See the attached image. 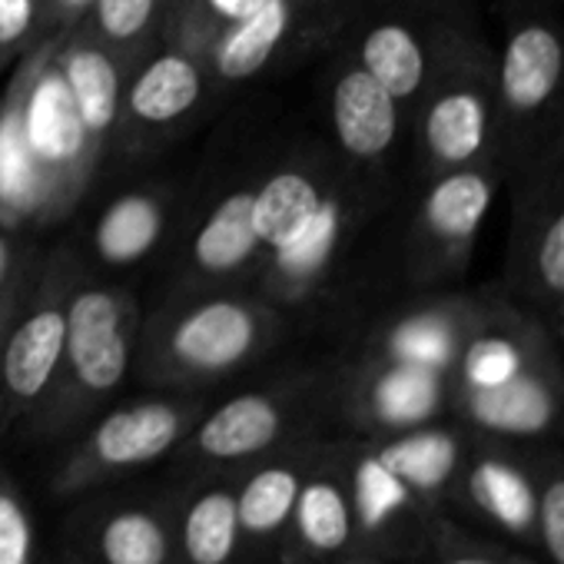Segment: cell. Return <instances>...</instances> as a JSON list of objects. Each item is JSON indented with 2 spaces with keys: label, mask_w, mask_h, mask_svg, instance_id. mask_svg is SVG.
Listing matches in <instances>:
<instances>
[{
  "label": "cell",
  "mask_w": 564,
  "mask_h": 564,
  "mask_svg": "<svg viewBox=\"0 0 564 564\" xmlns=\"http://www.w3.org/2000/svg\"><path fill=\"white\" fill-rule=\"evenodd\" d=\"M511 189V223L501 290L547 319L564 300V140Z\"/></svg>",
  "instance_id": "cell-4"
},
{
  "label": "cell",
  "mask_w": 564,
  "mask_h": 564,
  "mask_svg": "<svg viewBox=\"0 0 564 564\" xmlns=\"http://www.w3.org/2000/svg\"><path fill=\"white\" fill-rule=\"evenodd\" d=\"M176 495L94 498L70 518V554L84 564H176Z\"/></svg>",
  "instance_id": "cell-10"
},
{
  "label": "cell",
  "mask_w": 564,
  "mask_h": 564,
  "mask_svg": "<svg viewBox=\"0 0 564 564\" xmlns=\"http://www.w3.org/2000/svg\"><path fill=\"white\" fill-rule=\"evenodd\" d=\"M343 232H346V209L336 196H326L319 213L300 229V236L275 249V265L290 279H313L329 265Z\"/></svg>",
  "instance_id": "cell-29"
},
{
  "label": "cell",
  "mask_w": 564,
  "mask_h": 564,
  "mask_svg": "<svg viewBox=\"0 0 564 564\" xmlns=\"http://www.w3.org/2000/svg\"><path fill=\"white\" fill-rule=\"evenodd\" d=\"M290 4L286 0H262L256 11L232 21L229 31L216 44V70L223 80H246L259 67L269 64L279 41L290 31Z\"/></svg>",
  "instance_id": "cell-23"
},
{
  "label": "cell",
  "mask_w": 564,
  "mask_h": 564,
  "mask_svg": "<svg viewBox=\"0 0 564 564\" xmlns=\"http://www.w3.org/2000/svg\"><path fill=\"white\" fill-rule=\"evenodd\" d=\"M501 186L498 163L429 176L412 219V272L419 282H445L465 272Z\"/></svg>",
  "instance_id": "cell-8"
},
{
  "label": "cell",
  "mask_w": 564,
  "mask_h": 564,
  "mask_svg": "<svg viewBox=\"0 0 564 564\" xmlns=\"http://www.w3.org/2000/svg\"><path fill=\"white\" fill-rule=\"evenodd\" d=\"M176 564H242V528L236 508V475H199L176 495Z\"/></svg>",
  "instance_id": "cell-19"
},
{
  "label": "cell",
  "mask_w": 564,
  "mask_h": 564,
  "mask_svg": "<svg viewBox=\"0 0 564 564\" xmlns=\"http://www.w3.org/2000/svg\"><path fill=\"white\" fill-rule=\"evenodd\" d=\"M199 409L176 399H143L104 415L87 438L64 458L51 491L57 498H84L107 481L147 468L183 445Z\"/></svg>",
  "instance_id": "cell-7"
},
{
  "label": "cell",
  "mask_w": 564,
  "mask_h": 564,
  "mask_svg": "<svg viewBox=\"0 0 564 564\" xmlns=\"http://www.w3.org/2000/svg\"><path fill=\"white\" fill-rule=\"evenodd\" d=\"M67 343V310L44 306L24 316L0 349V429L24 415H41L51 402Z\"/></svg>",
  "instance_id": "cell-17"
},
{
  "label": "cell",
  "mask_w": 564,
  "mask_h": 564,
  "mask_svg": "<svg viewBox=\"0 0 564 564\" xmlns=\"http://www.w3.org/2000/svg\"><path fill=\"white\" fill-rule=\"evenodd\" d=\"M130 313L107 290H84L67 310L64 369L41 412V432L61 435L113 395L130 372Z\"/></svg>",
  "instance_id": "cell-6"
},
{
  "label": "cell",
  "mask_w": 564,
  "mask_h": 564,
  "mask_svg": "<svg viewBox=\"0 0 564 564\" xmlns=\"http://www.w3.org/2000/svg\"><path fill=\"white\" fill-rule=\"evenodd\" d=\"M359 551L346 445H326L313 458L275 564H333Z\"/></svg>",
  "instance_id": "cell-12"
},
{
  "label": "cell",
  "mask_w": 564,
  "mask_h": 564,
  "mask_svg": "<svg viewBox=\"0 0 564 564\" xmlns=\"http://www.w3.org/2000/svg\"><path fill=\"white\" fill-rule=\"evenodd\" d=\"M0 564H37V521L28 495L0 465Z\"/></svg>",
  "instance_id": "cell-32"
},
{
  "label": "cell",
  "mask_w": 564,
  "mask_h": 564,
  "mask_svg": "<svg viewBox=\"0 0 564 564\" xmlns=\"http://www.w3.org/2000/svg\"><path fill=\"white\" fill-rule=\"evenodd\" d=\"M544 323H547V329L554 333V339H557V346L564 349V300H561V303L554 306V313H551V316H547Z\"/></svg>",
  "instance_id": "cell-37"
},
{
  "label": "cell",
  "mask_w": 564,
  "mask_h": 564,
  "mask_svg": "<svg viewBox=\"0 0 564 564\" xmlns=\"http://www.w3.org/2000/svg\"><path fill=\"white\" fill-rule=\"evenodd\" d=\"M346 468L356 508L359 551L409 561L415 557L452 514L419 495L405 478H399L369 445V438L346 445Z\"/></svg>",
  "instance_id": "cell-9"
},
{
  "label": "cell",
  "mask_w": 564,
  "mask_h": 564,
  "mask_svg": "<svg viewBox=\"0 0 564 564\" xmlns=\"http://www.w3.org/2000/svg\"><path fill=\"white\" fill-rule=\"evenodd\" d=\"M488 293H438L395 316L376 339V359L409 362L452 376V366L475 329Z\"/></svg>",
  "instance_id": "cell-18"
},
{
  "label": "cell",
  "mask_w": 564,
  "mask_h": 564,
  "mask_svg": "<svg viewBox=\"0 0 564 564\" xmlns=\"http://www.w3.org/2000/svg\"><path fill=\"white\" fill-rule=\"evenodd\" d=\"M346 415L362 438L442 422L448 419V376L369 356L346 392Z\"/></svg>",
  "instance_id": "cell-15"
},
{
  "label": "cell",
  "mask_w": 564,
  "mask_h": 564,
  "mask_svg": "<svg viewBox=\"0 0 564 564\" xmlns=\"http://www.w3.org/2000/svg\"><path fill=\"white\" fill-rule=\"evenodd\" d=\"M333 564H405V561H392V557H379V554H366V551H356L349 557H339Z\"/></svg>",
  "instance_id": "cell-36"
},
{
  "label": "cell",
  "mask_w": 564,
  "mask_h": 564,
  "mask_svg": "<svg viewBox=\"0 0 564 564\" xmlns=\"http://www.w3.org/2000/svg\"><path fill=\"white\" fill-rule=\"evenodd\" d=\"M296 419V395L290 392H242L196 419L183 438V465L199 475L239 471L249 462L286 445Z\"/></svg>",
  "instance_id": "cell-11"
},
{
  "label": "cell",
  "mask_w": 564,
  "mask_h": 564,
  "mask_svg": "<svg viewBox=\"0 0 564 564\" xmlns=\"http://www.w3.org/2000/svg\"><path fill=\"white\" fill-rule=\"evenodd\" d=\"M203 77L196 64L183 54L156 57L130 87V113L143 123H170L193 110L199 100Z\"/></svg>",
  "instance_id": "cell-25"
},
{
  "label": "cell",
  "mask_w": 564,
  "mask_h": 564,
  "mask_svg": "<svg viewBox=\"0 0 564 564\" xmlns=\"http://www.w3.org/2000/svg\"><path fill=\"white\" fill-rule=\"evenodd\" d=\"M97 21L110 41H130L147 31L156 0H97Z\"/></svg>",
  "instance_id": "cell-33"
},
{
  "label": "cell",
  "mask_w": 564,
  "mask_h": 564,
  "mask_svg": "<svg viewBox=\"0 0 564 564\" xmlns=\"http://www.w3.org/2000/svg\"><path fill=\"white\" fill-rule=\"evenodd\" d=\"M24 130L51 186L77 173L90 137L61 74V64H34L31 84L24 80Z\"/></svg>",
  "instance_id": "cell-20"
},
{
  "label": "cell",
  "mask_w": 564,
  "mask_h": 564,
  "mask_svg": "<svg viewBox=\"0 0 564 564\" xmlns=\"http://www.w3.org/2000/svg\"><path fill=\"white\" fill-rule=\"evenodd\" d=\"M8 275H11V242L0 232V290H4Z\"/></svg>",
  "instance_id": "cell-38"
},
{
  "label": "cell",
  "mask_w": 564,
  "mask_h": 564,
  "mask_svg": "<svg viewBox=\"0 0 564 564\" xmlns=\"http://www.w3.org/2000/svg\"><path fill=\"white\" fill-rule=\"evenodd\" d=\"M37 14V0H0V47L18 44Z\"/></svg>",
  "instance_id": "cell-34"
},
{
  "label": "cell",
  "mask_w": 564,
  "mask_h": 564,
  "mask_svg": "<svg viewBox=\"0 0 564 564\" xmlns=\"http://www.w3.org/2000/svg\"><path fill=\"white\" fill-rule=\"evenodd\" d=\"M51 180L41 170L24 130V77L0 110V219L21 223L51 199Z\"/></svg>",
  "instance_id": "cell-22"
},
{
  "label": "cell",
  "mask_w": 564,
  "mask_h": 564,
  "mask_svg": "<svg viewBox=\"0 0 564 564\" xmlns=\"http://www.w3.org/2000/svg\"><path fill=\"white\" fill-rule=\"evenodd\" d=\"M206 4L219 14V18H226L229 24L232 21H239V18H246L249 11H256L262 0H206Z\"/></svg>",
  "instance_id": "cell-35"
},
{
  "label": "cell",
  "mask_w": 564,
  "mask_h": 564,
  "mask_svg": "<svg viewBox=\"0 0 564 564\" xmlns=\"http://www.w3.org/2000/svg\"><path fill=\"white\" fill-rule=\"evenodd\" d=\"M514 547L478 534L465 524H458L455 518L405 564H511Z\"/></svg>",
  "instance_id": "cell-31"
},
{
  "label": "cell",
  "mask_w": 564,
  "mask_h": 564,
  "mask_svg": "<svg viewBox=\"0 0 564 564\" xmlns=\"http://www.w3.org/2000/svg\"><path fill=\"white\" fill-rule=\"evenodd\" d=\"M323 442L279 445L275 452L249 462L236 475V508L242 528V561L275 564L286 541L300 488Z\"/></svg>",
  "instance_id": "cell-13"
},
{
  "label": "cell",
  "mask_w": 564,
  "mask_h": 564,
  "mask_svg": "<svg viewBox=\"0 0 564 564\" xmlns=\"http://www.w3.org/2000/svg\"><path fill=\"white\" fill-rule=\"evenodd\" d=\"M498 163L505 186L564 140V21L514 11L495 51Z\"/></svg>",
  "instance_id": "cell-2"
},
{
  "label": "cell",
  "mask_w": 564,
  "mask_h": 564,
  "mask_svg": "<svg viewBox=\"0 0 564 564\" xmlns=\"http://www.w3.org/2000/svg\"><path fill=\"white\" fill-rule=\"evenodd\" d=\"M61 74L74 94L84 130L90 140L104 137L120 110V74L117 64L97 47H70L61 57Z\"/></svg>",
  "instance_id": "cell-26"
},
{
  "label": "cell",
  "mask_w": 564,
  "mask_h": 564,
  "mask_svg": "<svg viewBox=\"0 0 564 564\" xmlns=\"http://www.w3.org/2000/svg\"><path fill=\"white\" fill-rule=\"evenodd\" d=\"M415 137L425 180L462 166L498 163L495 51L478 34L452 54L415 100Z\"/></svg>",
  "instance_id": "cell-3"
},
{
  "label": "cell",
  "mask_w": 564,
  "mask_h": 564,
  "mask_svg": "<svg viewBox=\"0 0 564 564\" xmlns=\"http://www.w3.org/2000/svg\"><path fill=\"white\" fill-rule=\"evenodd\" d=\"M163 232V209L153 196L130 193L110 203L97 223V252L110 265L143 259Z\"/></svg>",
  "instance_id": "cell-28"
},
{
  "label": "cell",
  "mask_w": 564,
  "mask_h": 564,
  "mask_svg": "<svg viewBox=\"0 0 564 564\" xmlns=\"http://www.w3.org/2000/svg\"><path fill=\"white\" fill-rule=\"evenodd\" d=\"M64 564H84V561H80L77 554H70V551H67V554H64Z\"/></svg>",
  "instance_id": "cell-41"
},
{
  "label": "cell",
  "mask_w": 564,
  "mask_h": 564,
  "mask_svg": "<svg viewBox=\"0 0 564 564\" xmlns=\"http://www.w3.org/2000/svg\"><path fill=\"white\" fill-rule=\"evenodd\" d=\"M554 4H564V0H554Z\"/></svg>",
  "instance_id": "cell-42"
},
{
  "label": "cell",
  "mask_w": 564,
  "mask_h": 564,
  "mask_svg": "<svg viewBox=\"0 0 564 564\" xmlns=\"http://www.w3.org/2000/svg\"><path fill=\"white\" fill-rule=\"evenodd\" d=\"M402 100H395L366 67L339 74L333 90V127L339 147L362 163H379L399 143Z\"/></svg>",
  "instance_id": "cell-21"
},
{
  "label": "cell",
  "mask_w": 564,
  "mask_h": 564,
  "mask_svg": "<svg viewBox=\"0 0 564 564\" xmlns=\"http://www.w3.org/2000/svg\"><path fill=\"white\" fill-rule=\"evenodd\" d=\"M471 34L475 31L452 21L425 31L412 21L389 18L366 31L359 44V67H366L395 100L415 104Z\"/></svg>",
  "instance_id": "cell-16"
},
{
  "label": "cell",
  "mask_w": 564,
  "mask_h": 564,
  "mask_svg": "<svg viewBox=\"0 0 564 564\" xmlns=\"http://www.w3.org/2000/svg\"><path fill=\"white\" fill-rule=\"evenodd\" d=\"M538 468V547L544 564H564V448L557 442L534 445Z\"/></svg>",
  "instance_id": "cell-30"
},
{
  "label": "cell",
  "mask_w": 564,
  "mask_h": 564,
  "mask_svg": "<svg viewBox=\"0 0 564 564\" xmlns=\"http://www.w3.org/2000/svg\"><path fill=\"white\" fill-rule=\"evenodd\" d=\"M323 189L303 176V173H275L252 193V219L259 232V246H269L272 252L282 249L290 239L300 236V229L319 213Z\"/></svg>",
  "instance_id": "cell-24"
},
{
  "label": "cell",
  "mask_w": 564,
  "mask_h": 564,
  "mask_svg": "<svg viewBox=\"0 0 564 564\" xmlns=\"http://www.w3.org/2000/svg\"><path fill=\"white\" fill-rule=\"evenodd\" d=\"M262 339V319L232 300L203 303L176 319L160 352V376L180 386L223 379L252 359Z\"/></svg>",
  "instance_id": "cell-14"
},
{
  "label": "cell",
  "mask_w": 564,
  "mask_h": 564,
  "mask_svg": "<svg viewBox=\"0 0 564 564\" xmlns=\"http://www.w3.org/2000/svg\"><path fill=\"white\" fill-rule=\"evenodd\" d=\"M448 514L514 551L538 547V468L534 445L501 442L468 432L458 462Z\"/></svg>",
  "instance_id": "cell-5"
},
{
  "label": "cell",
  "mask_w": 564,
  "mask_h": 564,
  "mask_svg": "<svg viewBox=\"0 0 564 564\" xmlns=\"http://www.w3.org/2000/svg\"><path fill=\"white\" fill-rule=\"evenodd\" d=\"M448 419L518 445L564 438V349L547 323L501 286L488 290L452 366Z\"/></svg>",
  "instance_id": "cell-1"
},
{
  "label": "cell",
  "mask_w": 564,
  "mask_h": 564,
  "mask_svg": "<svg viewBox=\"0 0 564 564\" xmlns=\"http://www.w3.org/2000/svg\"><path fill=\"white\" fill-rule=\"evenodd\" d=\"M511 564H544V561H541L538 554H528V551H514Z\"/></svg>",
  "instance_id": "cell-40"
},
{
  "label": "cell",
  "mask_w": 564,
  "mask_h": 564,
  "mask_svg": "<svg viewBox=\"0 0 564 564\" xmlns=\"http://www.w3.org/2000/svg\"><path fill=\"white\" fill-rule=\"evenodd\" d=\"M256 249H259V232L252 219V193L239 189L209 213V219L196 232L193 256L206 272H232Z\"/></svg>",
  "instance_id": "cell-27"
},
{
  "label": "cell",
  "mask_w": 564,
  "mask_h": 564,
  "mask_svg": "<svg viewBox=\"0 0 564 564\" xmlns=\"http://www.w3.org/2000/svg\"><path fill=\"white\" fill-rule=\"evenodd\" d=\"M61 8H67V11H84V8H94L97 0H57Z\"/></svg>",
  "instance_id": "cell-39"
}]
</instances>
